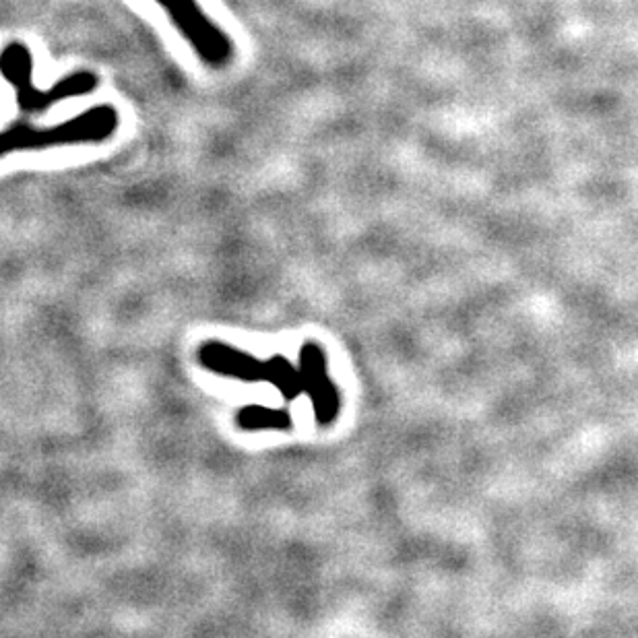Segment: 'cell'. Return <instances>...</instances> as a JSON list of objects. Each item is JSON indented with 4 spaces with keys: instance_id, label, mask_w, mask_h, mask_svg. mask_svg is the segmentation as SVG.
Returning <instances> with one entry per match:
<instances>
[{
    "instance_id": "1",
    "label": "cell",
    "mask_w": 638,
    "mask_h": 638,
    "mask_svg": "<svg viewBox=\"0 0 638 638\" xmlns=\"http://www.w3.org/2000/svg\"><path fill=\"white\" fill-rule=\"evenodd\" d=\"M120 129V112L112 104L91 106L56 124H36L34 120H17L0 129V159L23 151H46L58 147L102 145L116 137Z\"/></svg>"
},
{
    "instance_id": "3",
    "label": "cell",
    "mask_w": 638,
    "mask_h": 638,
    "mask_svg": "<svg viewBox=\"0 0 638 638\" xmlns=\"http://www.w3.org/2000/svg\"><path fill=\"white\" fill-rule=\"evenodd\" d=\"M176 27L184 42L193 48L205 67L228 69L234 62V42L201 7L199 0H153Z\"/></svg>"
},
{
    "instance_id": "2",
    "label": "cell",
    "mask_w": 638,
    "mask_h": 638,
    "mask_svg": "<svg viewBox=\"0 0 638 638\" xmlns=\"http://www.w3.org/2000/svg\"><path fill=\"white\" fill-rule=\"evenodd\" d=\"M34 69L36 58L25 42L13 40L0 50V75L11 85L17 108L31 116L46 114L69 100L85 98L100 87V77L93 71H73L44 89L36 83Z\"/></svg>"
},
{
    "instance_id": "4",
    "label": "cell",
    "mask_w": 638,
    "mask_h": 638,
    "mask_svg": "<svg viewBox=\"0 0 638 638\" xmlns=\"http://www.w3.org/2000/svg\"><path fill=\"white\" fill-rule=\"evenodd\" d=\"M300 374L304 382V393L310 397L314 418L321 426H331L339 416V391L329 376L327 356L323 347L306 341L300 349Z\"/></svg>"
},
{
    "instance_id": "6",
    "label": "cell",
    "mask_w": 638,
    "mask_h": 638,
    "mask_svg": "<svg viewBox=\"0 0 638 638\" xmlns=\"http://www.w3.org/2000/svg\"><path fill=\"white\" fill-rule=\"evenodd\" d=\"M236 422L246 432H265V430H290L292 416L285 407H267V405H244L236 413Z\"/></svg>"
},
{
    "instance_id": "5",
    "label": "cell",
    "mask_w": 638,
    "mask_h": 638,
    "mask_svg": "<svg viewBox=\"0 0 638 638\" xmlns=\"http://www.w3.org/2000/svg\"><path fill=\"white\" fill-rule=\"evenodd\" d=\"M197 360L205 370L217 376L234 378L240 382H267V360L263 362L261 358L217 339H209L199 347Z\"/></svg>"
},
{
    "instance_id": "7",
    "label": "cell",
    "mask_w": 638,
    "mask_h": 638,
    "mask_svg": "<svg viewBox=\"0 0 638 638\" xmlns=\"http://www.w3.org/2000/svg\"><path fill=\"white\" fill-rule=\"evenodd\" d=\"M267 366V382L279 391V395L285 401H296L304 393L300 368H296V364L290 358H285L283 354H275L267 360Z\"/></svg>"
}]
</instances>
